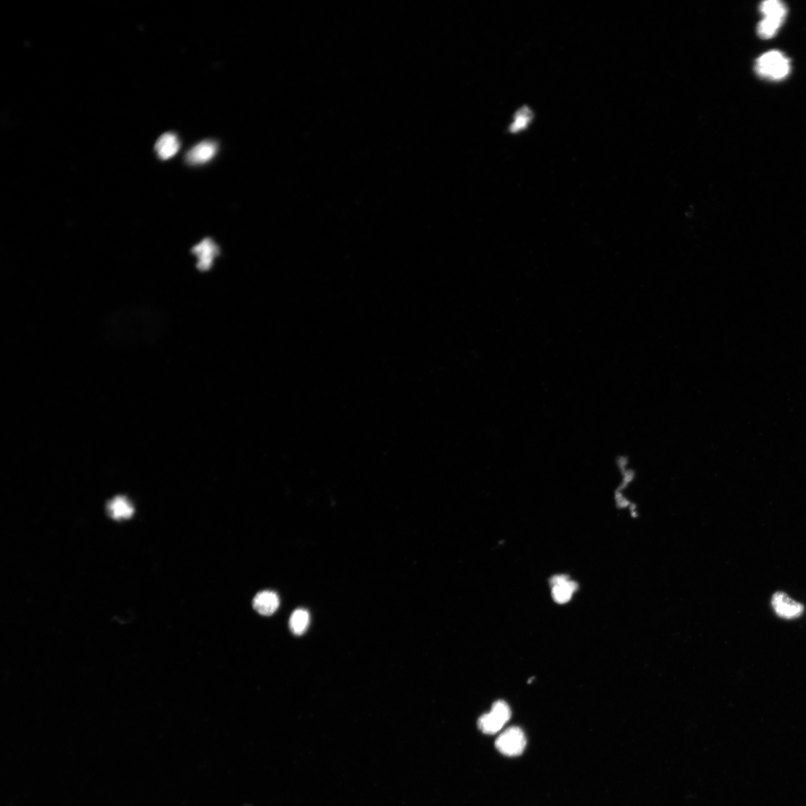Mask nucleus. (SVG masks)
<instances>
[{
    "mask_svg": "<svg viewBox=\"0 0 806 806\" xmlns=\"http://www.w3.org/2000/svg\"><path fill=\"white\" fill-rule=\"evenodd\" d=\"M180 149V142L178 137L173 133H168L162 135L156 142L155 150L160 159L166 161L175 156Z\"/></svg>",
    "mask_w": 806,
    "mask_h": 806,
    "instance_id": "6e6552de",
    "label": "nucleus"
},
{
    "mask_svg": "<svg viewBox=\"0 0 806 806\" xmlns=\"http://www.w3.org/2000/svg\"><path fill=\"white\" fill-rule=\"evenodd\" d=\"M784 22L764 17L758 24L757 32L762 39L772 38Z\"/></svg>",
    "mask_w": 806,
    "mask_h": 806,
    "instance_id": "ddd939ff",
    "label": "nucleus"
},
{
    "mask_svg": "<svg viewBox=\"0 0 806 806\" xmlns=\"http://www.w3.org/2000/svg\"><path fill=\"white\" fill-rule=\"evenodd\" d=\"M192 253L197 257V268L201 271H210L215 257L220 253L218 245L211 238H205L192 249Z\"/></svg>",
    "mask_w": 806,
    "mask_h": 806,
    "instance_id": "39448f33",
    "label": "nucleus"
},
{
    "mask_svg": "<svg viewBox=\"0 0 806 806\" xmlns=\"http://www.w3.org/2000/svg\"><path fill=\"white\" fill-rule=\"evenodd\" d=\"M550 583L553 600L559 604L569 602L578 589V585L566 575L555 576L551 578Z\"/></svg>",
    "mask_w": 806,
    "mask_h": 806,
    "instance_id": "423d86ee",
    "label": "nucleus"
},
{
    "mask_svg": "<svg viewBox=\"0 0 806 806\" xmlns=\"http://www.w3.org/2000/svg\"><path fill=\"white\" fill-rule=\"evenodd\" d=\"M310 615L306 609H297L290 618L289 625L293 634L300 636L304 634L309 626Z\"/></svg>",
    "mask_w": 806,
    "mask_h": 806,
    "instance_id": "f8f14e48",
    "label": "nucleus"
},
{
    "mask_svg": "<svg viewBox=\"0 0 806 806\" xmlns=\"http://www.w3.org/2000/svg\"><path fill=\"white\" fill-rule=\"evenodd\" d=\"M280 606L279 596L273 592H262L258 593L254 600V607L262 615H271Z\"/></svg>",
    "mask_w": 806,
    "mask_h": 806,
    "instance_id": "1a4fd4ad",
    "label": "nucleus"
},
{
    "mask_svg": "<svg viewBox=\"0 0 806 806\" xmlns=\"http://www.w3.org/2000/svg\"><path fill=\"white\" fill-rule=\"evenodd\" d=\"M511 716L508 705L506 702L499 700L493 705L491 713L482 715L479 719L480 730L485 734H495L510 720Z\"/></svg>",
    "mask_w": 806,
    "mask_h": 806,
    "instance_id": "f03ea898",
    "label": "nucleus"
},
{
    "mask_svg": "<svg viewBox=\"0 0 806 806\" xmlns=\"http://www.w3.org/2000/svg\"><path fill=\"white\" fill-rule=\"evenodd\" d=\"M772 606L779 616L785 619L798 618L804 610L801 603L794 601L783 592H777L773 596Z\"/></svg>",
    "mask_w": 806,
    "mask_h": 806,
    "instance_id": "20e7f679",
    "label": "nucleus"
},
{
    "mask_svg": "<svg viewBox=\"0 0 806 806\" xmlns=\"http://www.w3.org/2000/svg\"><path fill=\"white\" fill-rule=\"evenodd\" d=\"M790 60L781 52L772 50L760 56L756 62L755 71L761 78L769 80H781L790 73Z\"/></svg>",
    "mask_w": 806,
    "mask_h": 806,
    "instance_id": "f257e3e1",
    "label": "nucleus"
},
{
    "mask_svg": "<svg viewBox=\"0 0 806 806\" xmlns=\"http://www.w3.org/2000/svg\"><path fill=\"white\" fill-rule=\"evenodd\" d=\"M760 11L766 19L784 22L787 16L786 5L779 0H768L760 5Z\"/></svg>",
    "mask_w": 806,
    "mask_h": 806,
    "instance_id": "9d476101",
    "label": "nucleus"
},
{
    "mask_svg": "<svg viewBox=\"0 0 806 806\" xmlns=\"http://www.w3.org/2000/svg\"><path fill=\"white\" fill-rule=\"evenodd\" d=\"M526 746L524 732L518 727H511L502 732L496 741L497 749L507 757L522 755Z\"/></svg>",
    "mask_w": 806,
    "mask_h": 806,
    "instance_id": "7ed1b4c3",
    "label": "nucleus"
},
{
    "mask_svg": "<svg viewBox=\"0 0 806 806\" xmlns=\"http://www.w3.org/2000/svg\"><path fill=\"white\" fill-rule=\"evenodd\" d=\"M218 151L214 142L206 141L198 144L186 155V160L190 166H199L211 161Z\"/></svg>",
    "mask_w": 806,
    "mask_h": 806,
    "instance_id": "0eeeda50",
    "label": "nucleus"
},
{
    "mask_svg": "<svg viewBox=\"0 0 806 806\" xmlns=\"http://www.w3.org/2000/svg\"><path fill=\"white\" fill-rule=\"evenodd\" d=\"M110 515L115 519H124L131 516L133 508L130 502L123 497L115 498L109 504Z\"/></svg>",
    "mask_w": 806,
    "mask_h": 806,
    "instance_id": "9b49d317",
    "label": "nucleus"
}]
</instances>
